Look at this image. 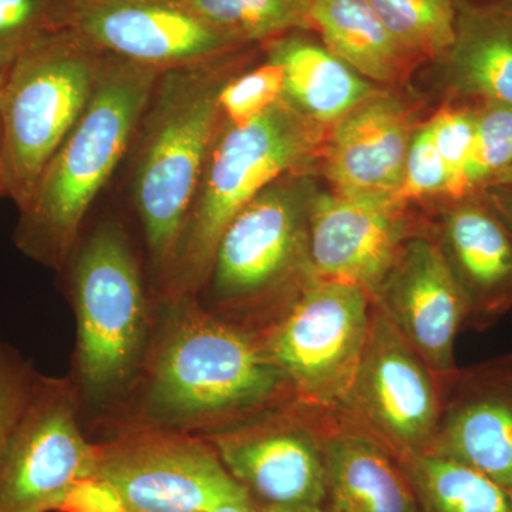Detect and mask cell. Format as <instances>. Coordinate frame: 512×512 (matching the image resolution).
Returning a JSON list of instances; mask_svg holds the SVG:
<instances>
[{
	"instance_id": "cell-1",
	"label": "cell",
	"mask_w": 512,
	"mask_h": 512,
	"mask_svg": "<svg viewBox=\"0 0 512 512\" xmlns=\"http://www.w3.org/2000/svg\"><path fill=\"white\" fill-rule=\"evenodd\" d=\"M241 53L161 73L138 128L131 198L151 266L163 284L224 123L221 87L238 72Z\"/></svg>"
},
{
	"instance_id": "cell-2",
	"label": "cell",
	"mask_w": 512,
	"mask_h": 512,
	"mask_svg": "<svg viewBox=\"0 0 512 512\" xmlns=\"http://www.w3.org/2000/svg\"><path fill=\"white\" fill-rule=\"evenodd\" d=\"M160 74L107 55L89 106L18 208L13 238L23 254L64 264L87 212L133 148Z\"/></svg>"
},
{
	"instance_id": "cell-3",
	"label": "cell",
	"mask_w": 512,
	"mask_h": 512,
	"mask_svg": "<svg viewBox=\"0 0 512 512\" xmlns=\"http://www.w3.org/2000/svg\"><path fill=\"white\" fill-rule=\"evenodd\" d=\"M151 366L147 410L168 426L229 427L296 402L261 333L180 306Z\"/></svg>"
},
{
	"instance_id": "cell-4",
	"label": "cell",
	"mask_w": 512,
	"mask_h": 512,
	"mask_svg": "<svg viewBox=\"0 0 512 512\" xmlns=\"http://www.w3.org/2000/svg\"><path fill=\"white\" fill-rule=\"evenodd\" d=\"M328 130L285 97L248 123H222L164 284L171 295L207 282L222 232L259 192L285 175L312 173Z\"/></svg>"
},
{
	"instance_id": "cell-5",
	"label": "cell",
	"mask_w": 512,
	"mask_h": 512,
	"mask_svg": "<svg viewBox=\"0 0 512 512\" xmlns=\"http://www.w3.org/2000/svg\"><path fill=\"white\" fill-rule=\"evenodd\" d=\"M107 55L76 30L26 50L0 86L3 197L20 208L64 138L83 116Z\"/></svg>"
},
{
	"instance_id": "cell-6",
	"label": "cell",
	"mask_w": 512,
	"mask_h": 512,
	"mask_svg": "<svg viewBox=\"0 0 512 512\" xmlns=\"http://www.w3.org/2000/svg\"><path fill=\"white\" fill-rule=\"evenodd\" d=\"M319 191L312 173L285 175L229 222L205 282L225 311L266 315L269 325L318 278L309 221Z\"/></svg>"
},
{
	"instance_id": "cell-7",
	"label": "cell",
	"mask_w": 512,
	"mask_h": 512,
	"mask_svg": "<svg viewBox=\"0 0 512 512\" xmlns=\"http://www.w3.org/2000/svg\"><path fill=\"white\" fill-rule=\"evenodd\" d=\"M373 298L359 286L315 278L261 332L296 402L339 410L365 352Z\"/></svg>"
},
{
	"instance_id": "cell-8",
	"label": "cell",
	"mask_w": 512,
	"mask_h": 512,
	"mask_svg": "<svg viewBox=\"0 0 512 512\" xmlns=\"http://www.w3.org/2000/svg\"><path fill=\"white\" fill-rule=\"evenodd\" d=\"M73 296L80 379L97 399L130 379L146 338L143 279L119 225H100L87 239L74 264Z\"/></svg>"
},
{
	"instance_id": "cell-9",
	"label": "cell",
	"mask_w": 512,
	"mask_h": 512,
	"mask_svg": "<svg viewBox=\"0 0 512 512\" xmlns=\"http://www.w3.org/2000/svg\"><path fill=\"white\" fill-rule=\"evenodd\" d=\"M211 446L259 512H326L315 407L293 402L225 427Z\"/></svg>"
},
{
	"instance_id": "cell-10",
	"label": "cell",
	"mask_w": 512,
	"mask_h": 512,
	"mask_svg": "<svg viewBox=\"0 0 512 512\" xmlns=\"http://www.w3.org/2000/svg\"><path fill=\"white\" fill-rule=\"evenodd\" d=\"M444 386L419 353L373 302L365 352L340 412L386 444L397 457L433 447Z\"/></svg>"
},
{
	"instance_id": "cell-11",
	"label": "cell",
	"mask_w": 512,
	"mask_h": 512,
	"mask_svg": "<svg viewBox=\"0 0 512 512\" xmlns=\"http://www.w3.org/2000/svg\"><path fill=\"white\" fill-rule=\"evenodd\" d=\"M93 477L109 485L124 512H208L251 504L211 444L158 431L99 448Z\"/></svg>"
},
{
	"instance_id": "cell-12",
	"label": "cell",
	"mask_w": 512,
	"mask_h": 512,
	"mask_svg": "<svg viewBox=\"0 0 512 512\" xmlns=\"http://www.w3.org/2000/svg\"><path fill=\"white\" fill-rule=\"evenodd\" d=\"M97 460L99 447L84 439L69 389L39 376L3 453L0 512H59Z\"/></svg>"
},
{
	"instance_id": "cell-13",
	"label": "cell",
	"mask_w": 512,
	"mask_h": 512,
	"mask_svg": "<svg viewBox=\"0 0 512 512\" xmlns=\"http://www.w3.org/2000/svg\"><path fill=\"white\" fill-rule=\"evenodd\" d=\"M70 28L106 55L158 73L248 49L173 0H74Z\"/></svg>"
},
{
	"instance_id": "cell-14",
	"label": "cell",
	"mask_w": 512,
	"mask_h": 512,
	"mask_svg": "<svg viewBox=\"0 0 512 512\" xmlns=\"http://www.w3.org/2000/svg\"><path fill=\"white\" fill-rule=\"evenodd\" d=\"M372 298L440 379L454 376L466 299L426 222L404 242Z\"/></svg>"
},
{
	"instance_id": "cell-15",
	"label": "cell",
	"mask_w": 512,
	"mask_h": 512,
	"mask_svg": "<svg viewBox=\"0 0 512 512\" xmlns=\"http://www.w3.org/2000/svg\"><path fill=\"white\" fill-rule=\"evenodd\" d=\"M419 225L393 197L319 191L309 221L313 271L373 296Z\"/></svg>"
},
{
	"instance_id": "cell-16",
	"label": "cell",
	"mask_w": 512,
	"mask_h": 512,
	"mask_svg": "<svg viewBox=\"0 0 512 512\" xmlns=\"http://www.w3.org/2000/svg\"><path fill=\"white\" fill-rule=\"evenodd\" d=\"M430 451L512 491V355L458 369L447 380Z\"/></svg>"
},
{
	"instance_id": "cell-17",
	"label": "cell",
	"mask_w": 512,
	"mask_h": 512,
	"mask_svg": "<svg viewBox=\"0 0 512 512\" xmlns=\"http://www.w3.org/2000/svg\"><path fill=\"white\" fill-rule=\"evenodd\" d=\"M417 127L407 104L377 87L329 127L320 167L332 191L394 198Z\"/></svg>"
},
{
	"instance_id": "cell-18",
	"label": "cell",
	"mask_w": 512,
	"mask_h": 512,
	"mask_svg": "<svg viewBox=\"0 0 512 512\" xmlns=\"http://www.w3.org/2000/svg\"><path fill=\"white\" fill-rule=\"evenodd\" d=\"M443 201L426 225L466 299V329L483 332L512 309V235L477 192Z\"/></svg>"
},
{
	"instance_id": "cell-19",
	"label": "cell",
	"mask_w": 512,
	"mask_h": 512,
	"mask_svg": "<svg viewBox=\"0 0 512 512\" xmlns=\"http://www.w3.org/2000/svg\"><path fill=\"white\" fill-rule=\"evenodd\" d=\"M326 512H420L400 458L340 410L316 409Z\"/></svg>"
},
{
	"instance_id": "cell-20",
	"label": "cell",
	"mask_w": 512,
	"mask_h": 512,
	"mask_svg": "<svg viewBox=\"0 0 512 512\" xmlns=\"http://www.w3.org/2000/svg\"><path fill=\"white\" fill-rule=\"evenodd\" d=\"M456 3V39L440 62L451 92L512 106V0Z\"/></svg>"
},
{
	"instance_id": "cell-21",
	"label": "cell",
	"mask_w": 512,
	"mask_h": 512,
	"mask_svg": "<svg viewBox=\"0 0 512 512\" xmlns=\"http://www.w3.org/2000/svg\"><path fill=\"white\" fill-rule=\"evenodd\" d=\"M306 33L292 32L265 43L266 57L282 67L285 99L329 128L377 86Z\"/></svg>"
},
{
	"instance_id": "cell-22",
	"label": "cell",
	"mask_w": 512,
	"mask_h": 512,
	"mask_svg": "<svg viewBox=\"0 0 512 512\" xmlns=\"http://www.w3.org/2000/svg\"><path fill=\"white\" fill-rule=\"evenodd\" d=\"M312 23L333 55L376 86L402 83L419 62L390 35L367 0H315Z\"/></svg>"
},
{
	"instance_id": "cell-23",
	"label": "cell",
	"mask_w": 512,
	"mask_h": 512,
	"mask_svg": "<svg viewBox=\"0 0 512 512\" xmlns=\"http://www.w3.org/2000/svg\"><path fill=\"white\" fill-rule=\"evenodd\" d=\"M420 512H512V491L436 451L400 458Z\"/></svg>"
},
{
	"instance_id": "cell-24",
	"label": "cell",
	"mask_w": 512,
	"mask_h": 512,
	"mask_svg": "<svg viewBox=\"0 0 512 512\" xmlns=\"http://www.w3.org/2000/svg\"><path fill=\"white\" fill-rule=\"evenodd\" d=\"M239 45H265L292 32H313L315 0H173Z\"/></svg>"
},
{
	"instance_id": "cell-25",
	"label": "cell",
	"mask_w": 512,
	"mask_h": 512,
	"mask_svg": "<svg viewBox=\"0 0 512 512\" xmlns=\"http://www.w3.org/2000/svg\"><path fill=\"white\" fill-rule=\"evenodd\" d=\"M390 35L414 59L441 60L456 39L454 0H367Z\"/></svg>"
},
{
	"instance_id": "cell-26",
	"label": "cell",
	"mask_w": 512,
	"mask_h": 512,
	"mask_svg": "<svg viewBox=\"0 0 512 512\" xmlns=\"http://www.w3.org/2000/svg\"><path fill=\"white\" fill-rule=\"evenodd\" d=\"M74 0H0V72L40 40L69 29Z\"/></svg>"
},
{
	"instance_id": "cell-27",
	"label": "cell",
	"mask_w": 512,
	"mask_h": 512,
	"mask_svg": "<svg viewBox=\"0 0 512 512\" xmlns=\"http://www.w3.org/2000/svg\"><path fill=\"white\" fill-rule=\"evenodd\" d=\"M476 109V138L464 173L463 197L480 191L512 165V106L483 101Z\"/></svg>"
},
{
	"instance_id": "cell-28",
	"label": "cell",
	"mask_w": 512,
	"mask_h": 512,
	"mask_svg": "<svg viewBox=\"0 0 512 512\" xmlns=\"http://www.w3.org/2000/svg\"><path fill=\"white\" fill-rule=\"evenodd\" d=\"M284 97L282 67L266 57L254 69L232 74L221 87L218 103L224 121L244 124L261 116Z\"/></svg>"
},
{
	"instance_id": "cell-29",
	"label": "cell",
	"mask_w": 512,
	"mask_h": 512,
	"mask_svg": "<svg viewBox=\"0 0 512 512\" xmlns=\"http://www.w3.org/2000/svg\"><path fill=\"white\" fill-rule=\"evenodd\" d=\"M450 197V177L446 164L437 151L429 121L421 124L414 131L406 164L402 184L394 198L404 205L413 204L431 198L448 200Z\"/></svg>"
},
{
	"instance_id": "cell-30",
	"label": "cell",
	"mask_w": 512,
	"mask_h": 512,
	"mask_svg": "<svg viewBox=\"0 0 512 512\" xmlns=\"http://www.w3.org/2000/svg\"><path fill=\"white\" fill-rule=\"evenodd\" d=\"M431 137L446 164L450 177V197H463V180L476 138V109L446 106L429 120Z\"/></svg>"
},
{
	"instance_id": "cell-31",
	"label": "cell",
	"mask_w": 512,
	"mask_h": 512,
	"mask_svg": "<svg viewBox=\"0 0 512 512\" xmlns=\"http://www.w3.org/2000/svg\"><path fill=\"white\" fill-rule=\"evenodd\" d=\"M39 376L15 349L0 340V464Z\"/></svg>"
},
{
	"instance_id": "cell-32",
	"label": "cell",
	"mask_w": 512,
	"mask_h": 512,
	"mask_svg": "<svg viewBox=\"0 0 512 512\" xmlns=\"http://www.w3.org/2000/svg\"><path fill=\"white\" fill-rule=\"evenodd\" d=\"M512 235V184H491L477 191Z\"/></svg>"
},
{
	"instance_id": "cell-33",
	"label": "cell",
	"mask_w": 512,
	"mask_h": 512,
	"mask_svg": "<svg viewBox=\"0 0 512 512\" xmlns=\"http://www.w3.org/2000/svg\"><path fill=\"white\" fill-rule=\"evenodd\" d=\"M208 512H259L252 504H229Z\"/></svg>"
},
{
	"instance_id": "cell-34",
	"label": "cell",
	"mask_w": 512,
	"mask_h": 512,
	"mask_svg": "<svg viewBox=\"0 0 512 512\" xmlns=\"http://www.w3.org/2000/svg\"><path fill=\"white\" fill-rule=\"evenodd\" d=\"M491 184H512V165L508 167L507 170H504L503 173L498 174L488 185ZM485 187H487V185H485Z\"/></svg>"
},
{
	"instance_id": "cell-35",
	"label": "cell",
	"mask_w": 512,
	"mask_h": 512,
	"mask_svg": "<svg viewBox=\"0 0 512 512\" xmlns=\"http://www.w3.org/2000/svg\"><path fill=\"white\" fill-rule=\"evenodd\" d=\"M3 74L0 72V86H2ZM3 195V165H2V136H0V197Z\"/></svg>"
}]
</instances>
